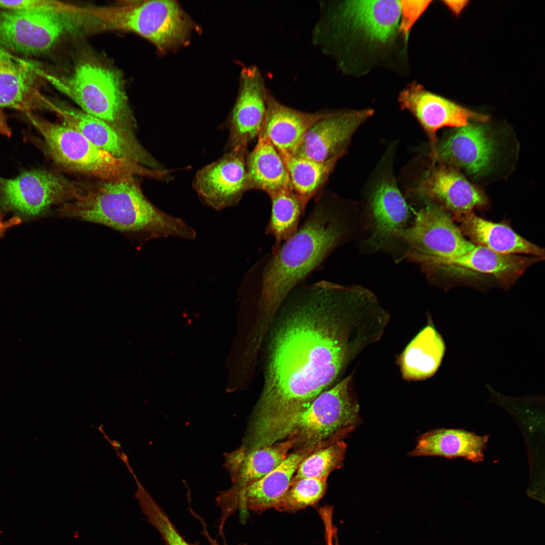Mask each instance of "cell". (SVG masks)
Masks as SVG:
<instances>
[{
  "label": "cell",
  "instance_id": "6da1fadb",
  "mask_svg": "<svg viewBox=\"0 0 545 545\" xmlns=\"http://www.w3.org/2000/svg\"><path fill=\"white\" fill-rule=\"evenodd\" d=\"M269 347L264 385L250 427L260 433L308 407L388 325L373 295L358 286L302 282L287 295Z\"/></svg>",
  "mask_w": 545,
  "mask_h": 545
},
{
  "label": "cell",
  "instance_id": "7a4b0ae2",
  "mask_svg": "<svg viewBox=\"0 0 545 545\" xmlns=\"http://www.w3.org/2000/svg\"><path fill=\"white\" fill-rule=\"evenodd\" d=\"M355 230V222L343 209L318 200L296 232L250 268L240 292L252 301L261 319H271L289 293L352 239Z\"/></svg>",
  "mask_w": 545,
  "mask_h": 545
},
{
  "label": "cell",
  "instance_id": "3957f363",
  "mask_svg": "<svg viewBox=\"0 0 545 545\" xmlns=\"http://www.w3.org/2000/svg\"><path fill=\"white\" fill-rule=\"evenodd\" d=\"M400 19L399 1L340 2L323 10L314 40L338 59L343 70L364 73L401 35Z\"/></svg>",
  "mask_w": 545,
  "mask_h": 545
},
{
  "label": "cell",
  "instance_id": "277c9868",
  "mask_svg": "<svg viewBox=\"0 0 545 545\" xmlns=\"http://www.w3.org/2000/svg\"><path fill=\"white\" fill-rule=\"evenodd\" d=\"M57 212L62 217L99 224L145 240L175 237L192 240L196 236L181 219L152 204L135 177L86 188L76 199L60 205Z\"/></svg>",
  "mask_w": 545,
  "mask_h": 545
},
{
  "label": "cell",
  "instance_id": "5b68a950",
  "mask_svg": "<svg viewBox=\"0 0 545 545\" xmlns=\"http://www.w3.org/2000/svg\"><path fill=\"white\" fill-rule=\"evenodd\" d=\"M353 375L320 394L306 408L274 425L250 444L252 449L286 440L299 448L341 440L359 421V406L353 395Z\"/></svg>",
  "mask_w": 545,
  "mask_h": 545
},
{
  "label": "cell",
  "instance_id": "8992f818",
  "mask_svg": "<svg viewBox=\"0 0 545 545\" xmlns=\"http://www.w3.org/2000/svg\"><path fill=\"white\" fill-rule=\"evenodd\" d=\"M44 77L81 111L106 122L132 144L141 145L121 77L116 71L86 59L80 61L69 75L45 73Z\"/></svg>",
  "mask_w": 545,
  "mask_h": 545
},
{
  "label": "cell",
  "instance_id": "52a82bcc",
  "mask_svg": "<svg viewBox=\"0 0 545 545\" xmlns=\"http://www.w3.org/2000/svg\"><path fill=\"white\" fill-rule=\"evenodd\" d=\"M27 116L43 137L49 156L56 165L66 171L102 181H118L137 176L159 181L168 179L167 172L153 170L112 155L63 123H52L31 113L27 114Z\"/></svg>",
  "mask_w": 545,
  "mask_h": 545
},
{
  "label": "cell",
  "instance_id": "ba28073f",
  "mask_svg": "<svg viewBox=\"0 0 545 545\" xmlns=\"http://www.w3.org/2000/svg\"><path fill=\"white\" fill-rule=\"evenodd\" d=\"M412 225L400 231L403 258L417 264L428 278L435 277L446 260L461 256L475 245L462 234L442 207L428 199L414 213Z\"/></svg>",
  "mask_w": 545,
  "mask_h": 545
},
{
  "label": "cell",
  "instance_id": "9c48e42d",
  "mask_svg": "<svg viewBox=\"0 0 545 545\" xmlns=\"http://www.w3.org/2000/svg\"><path fill=\"white\" fill-rule=\"evenodd\" d=\"M87 23L75 5L59 1L42 10H5L0 13V44L23 54L40 53Z\"/></svg>",
  "mask_w": 545,
  "mask_h": 545
},
{
  "label": "cell",
  "instance_id": "30bf717a",
  "mask_svg": "<svg viewBox=\"0 0 545 545\" xmlns=\"http://www.w3.org/2000/svg\"><path fill=\"white\" fill-rule=\"evenodd\" d=\"M106 28L136 33L161 51L181 44L187 38L190 22L173 1H123L103 7Z\"/></svg>",
  "mask_w": 545,
  "mask_h": 545
},
{
  "label": "cell",
  "instance_id": "8fae6325",
  "mask_svg": "<svg viewBox=\"0 0 545 545\" xmlns=\"http://www.w3.org/2000/svg\"><path fill=\"white\" fill-rule=\"evenodd\" d=\"M85 189L56 172L30 170L13 179L0 177V204L21 215L35 216L52 206L73 200Z\"/></svg>",
  "mask_w": 545,
  "mask_h": 545
},
{
  "label": "cell",
  "instance_id": "7c38bea8",
  "mask_svg": "<svg viewBox=\"0 0 545 545\" xmlns=\"http://www.w3.org/2000/svg\"><path fill=\"white\" fill-rule=\"evenodd\" d=\"M330 444L325 442L298 449L289 454L279 466L250 485L239 490L230 488L221 493L216 499L221 518L227 520L237 511L245 518L248 510L261 513L275 509L291 486L301 461L314 451Z\"/></svg>",
  "mask_w": 545,
  "mask_h": 545
},
{
  "label": "cell",
  "instance_id": "4fadbf2b",
  "mask_svg": "<svg viewBox=\"0 0 545 545\" xmlns=\"http://www.w3.org/2000/svg\"><path fill=\"white\" fill-rule=\"evenodd\" d=\"M485 123L471 122L446 134L437 142L433 162L449 166L475 178L487 174L496 159L498 144Z\"/></svg>",
  "mask_w": 545,
  "mask_h": 545
},
{
  "label": "cell",
  "instance_id": "5bb4252c",
  "mask_svg": "<svg viewBox=\"0 0 545 545\" xmlns=\"http://www.w3.org/2000/svg\"><path fill=\"white\" fill-rule=\"evenodd\" d=\"M246 147H237L198 170L193 187L200 201L217 211L238 205L247 191Z\"/></svg>",
  "mask_w": 545,
  "mask_h": 545
},
{
  "label": "cell",
  "instance_id": "9a60e30c",
  "mask_svg": "<svg viewBox=\"0 0 545 545\" xmlns=\"http://www.w3.org/2000/svg\"><path fill=\"white\" fill-rule=\"evenodd\" d=\"M398 102L401 109L411 113L427 134L433 157L438 141L437 131L442 128H455L471 122L486 123L488 116L460 105L440 95L426 90L413 82L399 93Z\"/></svg>",
  "mask_w": 545,
  "mask_h": 545
},
{
  "label": "cell",
  "instance_id": "2e32d148",
  "mask_svg": "<svg viewBox=\"0 0 545 545\" xmlns=\"http://www.w3.org/2000/svg\"><path fill=\"white\" fill-rule=\"evenodd\" d=\"M373 113L371 108L328 112L308 129L295 155L320 162L340 159L355 131Z\"/></svg>",
  "mask_w": 545,
  "mask_h": 545
},
{
  "label": "cell",
  "instance_id": "e0dca14e",
  "mask_svg": "<svg viewBox=\"0 0 545 545\" xmlns=\"http://www.w3.org/2000/svg\"><path fill=\"white\" fill-rule=\"evenodd\" d=\"M45 73L0 47V109L7 107L27 114L50 110L51 101L41 91Z\"/></svg>",
  "mask_w": 545,
  "mask_h": 545
},
{
  "label": "cell",
  "instance_id": "ac0fdd59",
  "mask_svg": "<svg viewBox=\"0 0 545 545\" xmlns=\"http://www.w3.org/2000/svg\"><path fill=\"white\" fill-rule=\"evenodd\" d=\"M51 110L63 123L76 130L98 147L119 158L125 159L153 170H168L141 145L132 144L106 122L78 110L53 102Z\"/></svg>",
  "mask_w": 545,
  "mask_h": 545
},
{
  "label": "cell",
  "instance_id": "d6986e66",
  "mask_svg": "<svg viewBox=\"0 0 545 545\" xmlns=\"http://www.w3.org/2000/svg\"><path fill=\"white\" fill-rule=\"evenodd\" d=\"M268 92L256 67L242 70L239 93L229 121L226 151L247 147L258 137L266 115Z\"/></svg>",
  "mask_w": 545,
  "mask_h": 545
},
{
  "label": "cell",
  "instance_id": "ffe728a7",
  "mask_svg": "<svg viewBox=\"0 0 545 545\" xmlns=\"http://www.w3.org/2000/svg\"><path fill=\"white\" fill-rule=\"evenodd\" d=\"M410 216L408 204L392 177L383 178L370 198L364 244L368 250L386 249L397 241Z\"/></svg>",
  "mask_w": 545,
  "mask_h": 545
},
{
  "label": "cell",
  "instance_id": "44dd1931",
  "mask_svg": "<svg viewBox=\"0 0 545 545\" xmlns=\"http://www.w3.org/2000/svg\"><path fill=\"white\" fill-rule=\"evenodd\" d=\"M413 191L437 202L454 215L471 212L486 203L483 193L461 172L440 163H432Z\"/></svg>",
  "mask_w": 545,
  "mask_h": 545
},
{
  "label": "cell",
  "instance_id": "7402d4cb",
  "mask_svg": "<svg viewBox=\"0 0 545 545\" xmlns=\"http://www.w3.org/2000/svg\"><path fill=\"white\" fill-rule=\"evenodd\" d=\"M328 112L307 113L283 104L268 91L267 110L259 135L267 138L285 162L295 155L308 129Z\"/></svg>",
  "mask_w": 545,
  "mask_h": 545
},
{
  "label": "cell",
  "instance_id": "603a6c76",
  "mask_svg": "<svg viewBox=\"0 0 545 545\" xmlns=\"http://www.w3.org/2000/svg\"><path fill=\"white\" fill-rule=\"evenodd\" d=\"M463 236L475 246L505 254L529 255L544 259V250L524 238L509 226L482 219L473 211L454 215Z\"/></svg>",
  "mask_w": 545,
  "mask_h": 545
},
{
  "label": "cell",
  "instance_id": "cb8c5ba5",
  "mask_svg": "<svg viewBox=\"0 0 545 545\" xmlns=\"http://www.w3.org/2000/svg\"><path fill=\"white\" fill-rule=\"evenodd\" d=\"M295 444L286 440L254 449L242 445L227 453L225 465L233 482L230 488L239 490L262 478L286 458Z\"/></svg>",
  "mask_w": 545,
  "mask_h": 545
},
{
  "label": "cell",
  "instance_id": "d4e9b609",
  "mask_svg": "<svg viewBox=\"0 0 545 545\" xmlns=\"http://www.w3.org/2000/svg\"><path fill=\"white\" fill-rule=\"evenodd\" d=\"M542 259H543L529 255L499 253L475 245L466 253L443 262L436 275L452 266L461 267L490 275L504 286H509L529 266Z\"/></svg>",
  "mask_w": 545,
  "mask_h": 545
},
{
  "label": "cell",
  "instance_id": "484cf974",
  "mask_svg": "<svg viewBox=\"0 0 545 545\" xmlns=\"http://www.w3.org/2000/svg\"><path fill=\"white\" fill-rule=\"evenodd\" d=\"M487 441V435H477L462 429L439 428L422 434L409 455L462 457L474 462H480L483 460Z\"/></svg>",
  "mask_w": 545,
  "mask_h": 545
},
{
  "label": "cell",
  "instance_id": "4316f807",
  "mask_svg": "<svg viewBox=\"0 0 545 545\" xmlns=\"http://www.w3.org/2000/svg\"><path fill=\"white\" fill-rule=\"evenodd\" d=\"M446 350L444 341L431 321L409 343L398 359L404 379L425 380L441 365Z\"/></svg>",
  "mask_w": 545,
  "mask_h": 545
},
{
  "label": "cell",
  "instance_id": "83f0119b",
  "mask_svg": "<svg viewBox=\"0 0 545 545\" xmlns=\"http://www.w3.org/2000/svg\"><path fill=\"white\" fill-rule=\"evenodd\" d=\"M246 160L247 190H260L268 196L291 184L288 171L281 155L269 140L259 135Z\"/></svg>",
  "mask_w": 545,
  "mask_h": 545
},
{
  "label": "cell",
  "instance_id": "f1b7e54d",
  "mask_svg": "<svg viewBox=\"0 0 545 545\" xmlns=\"http://www.w3.org/2000/svg\"><path fill=\"white\" fill-rule=\"evenodd\" d=\"M269 197L271 209L265 230L274 239L271 251L274 252L296 232L308 203L295 192L291 184Z\"/></svg>",
  "mask_w": 545,
  "mask_h": 545
},
{
  "label": "cell",
  "instance_id": "f546056e",
  "mask_svg": "<svg viewBox=\"0 0 545 545\" xmlns=\"http://www.w3.org/2000/svg\"><path fill=\"white\" fill-rule=\"evenodd\" d=\"M339 160L320 162L294 155L285 162L295 192L307 203L321 190Z\"/></svg>",
  "mask_w": 545,
  "mask_h": 545
},
{
  "label": "cell",
  "instance_id": "4dcf8cb0",
  "mask_svg": "<svg viewBox=\"0 0 545 545\" xmlns=\"http://www.w3.org/2000/svg\"><path fill=\"white\" fill-rule=\"evenodd\" d=\"M347 445L340 440L321 448L305 457L300 463L292 480L305 477H325L343 464Z\"/></svg>",
  "mask_w": 545,
  "mask_h": 545
},
{
  "label": "cell",
  "instance_id": "1f68e13d",
  "mask_svg": "<svg viewBox=\"0 0 545 545\" xmlns=\"http://www.w3.org/2000/svg\"><path fill=\"white\" fill-rule=\"evenodd\" d=\"M325 477H305L294 482L275 509L282 512H295L318 503L327 488Z\"/></svg>",
  "mask_w": 545,
  "mask_h": 545
},
{
  "label": "cell",
  "instance_id": "d6a6232c",
  "mask_svg": "<svg viewBox=\"0 0 545 545\" xmlns=\"http://www.w3.org/2000/svg\"><path fill=\"white\" fill-rule=\"evenodd\" d=\"M145 519L160 534L165 545H194L188 542L150 494L143 487L138 488L134 495Z\"/></svg>",
  "mask_w": 545,
  "mask_h": 545
},
{
  "label": "cell",
  "instance_id": "836d02e7",
  "mask_svg": "<svg viewBox=\"0 0 545 545\" xmlns=\"http://www.w3.org/2000/svg\"><path fill=\"white\" fill-rule=\"evenodd\" d=\"M430 0H400L399 30L407 43L413 25L430 5Z\"/></svg>",
  "mask_w": 545,
  "mask_h": 545
},
{
  "label": "cell",
  "instance_id": "e575fe53",
  "mask_svg": "<svg viewBox=\"0 0 545 545\" xmlns=\"http://www.w3.org/2000/svg\"><path fill=\"white\" fill-rule=\"evenodd\" d=\"M21 222V220L17 216H14L9 220L4 221L0 210V238L4 235L9 229L19 225Z\"/></svg>",
  "mask_w": 545,
  "mask_h": 545
},
{
  "label": "cell",
  "instance_id": "d590c367",
  "mask_svg": "<svg viewBox=\"0 0 545 545\" xmlns=\"http://www.w3.org/2000/svg\"><path fill=\"white\" fill-rule=\"evenodd\" d=\"M468 1H444L445 5L456 15L458 16L468 3Z\"/></svg>",
  "mask_w": 545,
  "mask_h": 545
},
{
  "label": "cell",
  "instance_id": "8d00e7d4",
  "mask_svg": "<svg viewBox=\"0 0 545 545\" xmlns=\"http://www.w3.org/2000/svg\"><path fill=\"white\" fill-rule=\"evenodd\" d=\"M0 133L7 136H10L11 130L7 122L6 118L3 112L0 110Z\"/></svg>",
  "mask_w": 545,
  "mask_h": 545
},
{
  "label": "cell",
  "instance_id": "74e56055",
  "mask_svg": "<svg viewBox=\"0 0 545 545\" xmlns=\"http://www.w3.org/2000/svg\"><path fill=\"white\" fill-rule=\"evenodd\" d=\"M204 534L205 537L206 538V539H207V540H208V542L209 543L210 545H228L227 544V543L225 541H224L223 544H221L220 543H219L215 539L212 538L210 536V535L209 534L208 531L205 532ZM238 545H248V544L247 543H240V544H239Z\"/></svg>",
  "mask_w": 545,
  "mask_h": 545
},
{
  "label": "cell",
  "instance_id": "f35d334b",
  "mask_svg": "<svg viewBox=\"0 0 545 545\" xmlns=\"http://www.w3.org/2000/svg\"><path fill=\"white\" fill-rule=\"evenodd\" d=\"M337 535H335V532L334 533L335 543L333 542V545H339Z\"/></svg>",
  "mask_w": 545,
  "mask_h": 545
}]
</instances>
